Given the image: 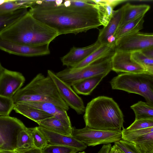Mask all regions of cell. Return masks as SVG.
I'll use <instances>...</instances> for the list:
<instances>
[{"label":"cell","mask_w":153,"mask_h":153,"mask_svg":"<svg viewBox=\"0 0 153 153\" xmlns=\"http://www.w3.org/2000/svg\"><path fill=\"white\" fill-rule=\"evenodd\" d=\"M63 2L50 0L35 4L28 11L36 19L55 30L58 36L85 32L101 25L95 4L90 7H79L64 5Z\"/></svg>","instance_id":"6da1fadb"},{"label":"cell","mask_w":153,"mask_h":153,"mask_svg":"<svg viewBox=\"0 0 153 153\" xmlns=\"http://www.w3.org/2000/svg\"><path fill=\"white\" fill-rule=\"evenodd\" d=\"M58 36L55 30L36 19L28 11L0 34L5 40L33 46L50 44Z\"/></svg>","instance_id":"7a4b0ae2"},{"label":"cell","mask_w":153,"mask_h":153,"mask_svg":"<svg viewBox=\"0 0 153 153\" xmlns=\"http://www.w3.org/2000/svg\"><path fill=\"white\" fill-rule=\"evenodd\" d=\"M83 118L85 126L103 130H121L123 115L113 98L104 96L93 99L85 107Z\"/></svg>","instance_id":"3957f363"},{"label":"cell","mask_w":153,"mask_h":153,"mask_svg":"<svg viewBox=\"0 0 153 153\" xmlns=\"http://www.w3.org/2000/svg\"><path fill=\"white\" fill-rule=\"evenodd\" d=\"M14 104L25 102H45L52 103L67 111L69 107L60 96L52 79L38 74L12 98Z\"/></svg>","instance_id":"277c9868"},{"label":"cell","mask_w":153,"mask_h":153,"mask_svg":"<svg viewBox=\"0 0 153 153\" xmlns=\"http://www.w3.org/2000/svg\"><path fill=\"white\" fill-rule=\"evenodd\" d=\"M110 83L112 89L140 95L153 105V74L122 73L113 78Z\"/></svg>","instance_id":"5b68a950"},{"label":"cell","mask_w":153,"mask_h":153,"mask_svg":"<svg viewBox=\"0 0 153 153\" xmlns=\"http://www.w3.org/2000/svg\"><path fill=\"white\" fill-rule=\"evenodd\" d=\"M112 56L100 59L81 68H68L55 74L60 79L72 86L83 80L103 74H108L111 71Z\"/></svg>","instance_id":"8992f818"},{"label":"cell","mask_w":153,"mask_h":153,"mask_svg":"<svg viewBox=\"0 0 153 153\" xmlns=\"http://www.w3.org/2000/svg\"><path fill=\"white\" fill-rule=\"evenodd\" d=\"M72 136L87 146L115 143L122 139V130H103L85 127L80 129L72 127Z\"/></svg>","instance_id":"52a82bcc"},{"label":"cell","mask_w":153,"mask_h":153,"mask_svg":"<svg viewBox=\"0 0 153 153\" xmlns=\"http://www.w3.org/2000/svg\"><path fill=\"white\" fill-rule=\"evenodd\" d=\"M115 50L132 52L153 47L152 33L137 32L123 36L115 41Z\"/></svg>","instance_id":"ba28073f"},{"label":"cell","mask_w":153,"mask_h":153,"mask_svg":"<svg viewBox=\"0 0 153 153\" xmlns=\"http://www.w3.org/2000/svg\"><path fill=\"white\" fill-rule=\"evenodd\" d=\"M47 74L54 82L60 96L68 106L78 114H83L85 107L83 101L71 86L60 79L52 71L48 70Z\"/></svg>","instance_id":"9c48e42d"},{"label":"cell","mask_w":153,"mask_h":153,"mask_svg":"<svg viewBox=\"0 0 153 153\" xmlns=\"http://www.w3.org/2000/svg\"><path fill=\"white\" fill-rule=\"evenodd\" d=\"M26 127L17 118L8 116H0V135L5 143L6 150L14 151L17 135Z\"/></svg>","instance_id":"30bf717a"},{"label":"cell","mask_w":153,"mask_h":153,"mask_svg":"<svg viewBox=\"0 0 153 153\" xmlns=\"http://www.w3.org/2000/svg\"><path fill=\"white\" fill-rule=\"evenodd\" d=\"M49 44L31 46L8 41L0 37V50L10 54L21 56L33 57L49 54Z\"/></svg>","instance_id":"8fae6325"},{"label":"cell","mask_w":153,"mask_h":153,"mask_svg":"<svg viewBox=\"0 0 153 153\" xmlns=\"http://www.w3.org/2000/svg\"><path fill=\"white\" fill-rule=\"evenodd\" d=\"M111 59V71L117 73H148L143 68L133 60L131 57V52L115 50Z\"/></svg>","instance_id":"7c38bea8"},{"label":"cell","mask_w":153,"mask_h":153,"mask_svg":"<svg viewBox=\"0 0 153 153\" xmlns=\"http://www.w3.org/2000/svg\"><path fill=\"white\" fill-rule=\"evenodd\" d=\"M25 81L21 73L4 68L0 75V95L12 98Z\"/></svg>","instance_id":"4fadbf2b"},{"label":"cell","mask_w":153,"mask_h":153,"mask_svg":"<svg viewBox=\"0 0 153 153\" xmlns=\"http://www.w3.org/2000/svg\"><path fill=\"white\" fill-rule=\"evenodd\" d=\"M39 130L45 136L48 144L74 147L79 151L85 150L87 146L72 136H68L52 132L38 126Z\"/></svg>","instance_id":"5bb4252c"},{"label":"cell","mask_w":153,"mask_h":153,"mask_svg":"<svg viewBox=\"0 0 153 153\" xmlns=\"http://www.w3.org/2000/svg\"><path fill=\"white\" fill-rule=\"evenodd\" d=\"M97 41L89 46L83 47H73L65 55L62 57L61 61L63 65L71 68L80 62L101 46Z\"/></svg>","instance_id":"9a60e30c"},{"label":"cell","mask_w":153,"mask_h":153,"mask_svg":"<svg viewBox=\"0 0 153 153\" xmlns=\"http://www.w3.org/2000/svg\"><path fill=\"white\" fill-rule=\"evenodd\" d=\"M123 7L114 10L113 16L105 27L100 30L97 41L103 45L115 41V35L118 29L121 20Z\"/></svg>","instance_id":"2e32d148"},{"label":"cell","mask_w":153,"mask_h":153,"mask_svg":"<svg viewBox=\"0 0 153 153\" xmlns=\"http://www.w3.org/2000/svg\"><path fill=\"white\" fill-rule=\"evenodd\" d=\"M19 103L43 111L51 115L65 125L72 127L70 118L67 111L52 103L48 102H32Z\"/></svg>","instance_id":"e0dca14e"},{"label":"cell","mask_w":153,"mask_h":153,"mask_svg":"<svg viewBox=\"0 0 153 153\" xmlns=\"http://www.w3.org/2000/svg\"><path fill=\"white\" fill-rule=\"evenodd\" d=\"M115 50V41L101 45L85 59L70 68L75 69L85 67L100 59L112 56Z\"/></svg>","instance_id":"ac0fdd59"},{"label":"cell","mask_w":153,"mask_h":153,"mask_svg":"<svg viewBox=\"0 0 153 153\" xmlns=\"http://www.w3.org/2000/svg\"><path fill=\"white\" fill-rule=\"evenodd\" d=\"M122 7L123 13L119 27L141 16H144L149 9L150 6L147 4L133 5L128 3L123 6Z\"/></svg>","instance_id":"d6986e66"},{"label":"cell","mask_w":153,"mask_h":153,"mask_svg":"<svg viewBox=\"0 0 153 153\" xmlns=\"http://www.w3.org/2000/svg\"><path fill=\"white\" fill-rule=\"evenodd\" d=\"M107 75L103 74L83 80L74 84L72 87L77 94L89 95Z\"/></svg>","instance_id":"ffe728a7"},{"label":"cell","mask_w":153,"mask_h":153,"mask_svg":"<svg viewBox=\"0 0 153 153\" xmlns=\"http://www.w3.org/2000/svg\"><path fill=\"white\" fill-rule=\"evenodd\" d=\"M13 110L36 123L53 117L43 111L20 103L14 104Z\"/></svg>","instance_id":"44dd1931"},{"label":"cell","mask_w":153,"mask_h":153,"mask_svg":"<svg viewBox=\"0 0 153 153\" xmlns=\"http://www.w3.org/2000/svg\"><path fill=\"white\" fill-rule=\"evenodd\" d=\"M39 126L50 131L68 136L72 135V127L63 124L54 117L36 123Z\"/></svg>","instance_id":"7402d4cb"},{"label":"cell","mask_w":153,"mask_h":153,"mask_svg":"<svg viewBox=\"0 0 153 153\" xmlns=\"http://www.w3.org/2000/svg\"><path fill=\"white\" fill-rule=\"evenodd\" d=\"M144 16H141L119 27L115 35V41L134 33L139 32L143 28Z\"/></svg>","instance_id":"603a6c76"},{"label":"cell","mask_w":153,"mask_h":153,"mask_svg":"<svg viewBox=\"0 0 153 153\" xmlns=\"http://www.w3.org/2000/svg\"><path fill=\"white\" fill-rule=\"evenodd\" d=\"M140 153H153V131L141 135L130 141Z\"/></svg>","instance_id":"cb8c5ba5"},{"label":"cell","mask_w":153,"mask_h":153,"mask_svg":"<svg viewBox=\"0 0 153 153\" xmlns=\"http://www.w3.org/2000/svg\"><path fill=\"white\" fill-rule=\"evenodd\" d=\"M36 0H6L0 4V14L10 13L23 8L27 9L36 4Z\"/></svg>","instance_id":"d4e9b609"},{"label":"cell","mask_w":153,"mask_h":153,"mask_svg":"<svg viewBox=\"0 0 153 153\" xmlns=\"http://www.w3.org/2000/svg\"><path fill=\"white\" fill-rule=\"evenodd\" d=\"M95 4L98 19L101 25L105 26L112 18L114 8L105 2V0H92Z\"/></svg>","instance_id":"484cf974"},{"label":"cell","mask_w":153,"mask_h":153,"mask_svg":"<svg viewBox=\"0 0 153 153\" xmlns=\"http://www.w3.org/2000/svg\"><path fill=\"white\" fill-rule=\"evenodd\" d=\"M28 11L27 9L23 8L7 13L0 14V34L19 19Z\"/></svg>","instance_id":"4316f807"},{"label":"cell","mask_w":153,"mask_h":153,"mask_svg":"<svg viewBox=\"0 0 153 153\" xmlns=\"http://www.w3.org/2000/svg\"><path fill=\"white\" fill-rule=\"evenodd\" d=\"M130 107L135 114V120L153 119V105L147 102L140 101Z\"/></svg>","instance_id":"83f0119b"},{"label":"cell","mask_w":153,"mask_h":153,"mask_svg":"<svg viewBox=\"0 0 153 153\" xmlns=\"http://www.w3.org/2000/svg\"><path fill=\"white\" fill-rule=\"evenodd\" d=\"M34 148L36 147L31 135L26 127L18 134L15 150L22 152Z\"/></svg>","instance_id":"f1b7e54d"},{"label":"cell","mask_w":153,"mask_h":153,"mask_svg":"<svg viewBox=\"0 0 153 153\" xmlns=\"http://www.w3.org/2000/svg\"><path fill=\"white\" fill-rule=\"evenodd\" d=\"M131 57L148 73L153 74V59L147 57L140 51L131 52Z\"/></svg>","instance_id":"f546056e"},{"label":"cell","mask_w":153,"mask_h":153,"mask_svg":"<svg viewBox=\"0 0 153 153\" xmlns=\"http://www.w3.org/2000/svg\"><path fill=\"white\" fill-rule=\"evenodd\" d=\"M27 129L31 135L36 148L42 149L48 145L45 136L38 127L27 128Z\"/></svg>","instance_id":"4dcf8cb0"},{"label":"cell","mask_w":153,"mask_h":153,"mask_svg":"<svg viewBox=\"0 0 153 153\" xmlns=\"http://www.w3.org/2000/svg\"><path fill=\"white\" fill-rule=\"evenodd\" d=\"M42 150L43 153H76L79 151L71 147L48 144Z\"/></svg>","instance_id":"1f68e13d"},{"label":"cell","mask_w":153,"mask_h":153,"mask_svg":"<svg viewBox=\"0 0 153 153\" xmlns=\"http://www.w3.org/2000/svg\"><path fill=\"white\" fill-rule=\"evenodd\" d=\"M14 103L12 98L0 95V114L8 116L13 110Z\"/></svg>","instance_id":"d6a6232c"},{"label":"cell","mask_w":153,"mask_h":153,"mask_svg":"<svg viewBox=\"0 0 153 153\" xmlns=\"http://www.w3.org/2000/svg\"><path fill=\"white\" fill-rule=\"evenodd\" d=\"M117 149L123 153H140L132 143L123 139L114 143Z\"/></svg>","instance_id":"836d02e7"},{"label":"cell","mask_w":153,"mask_h":153,"mask_svg":"<svg viewBox=\"0 0 153 153\" xmlns=\"http://www.w3.org/2000/svg\"><path fill=\"white\" fill-rule=\"evenodd\" d=\"M153 127V119H141L135 120L127 130L131 131Z\"/></svg>","instance_id":"e575fe53"},{"label":"cell","mask_w":153,"mask_h":153,"mask_svg":"<svg viewBox=\"0 0 153 153\" xmlns=\"http://www.w3.org/2000/svg\"><path fill=\"white\" fill-rule=\"evenodd\" d=\"M127 1L126 0H105L107 4L114 8L118 5Z\"/></svg>","instance_id":"d590c367"},{"label":"cell","mask_w":153,"mask_h":153,"mask_svg":"<svg viewBox=\"0 0 153 153\" xmlns=\"http://www.w3.org/2000/svg\"><path fill=\"white\" fill-rule=\"evenodd\" d=\"M140 51L147 57L153 59V47L146 48Z\"/></svg>","instance_id":"8d00e7d4"},{"label":"cell","mask_w":153,"mask_h":153,"mask_svg":"<svg viewBox=\"0 0 153 153\" xmlns=\"http://www.w3.org/2000/svg\"><path fill=\"white\" fill-rule=\"evenodd\" d=\"M22 152L23 153H43L42 149L36 148L22 151Z\"/></svg>","instance_id":"74e56055"},{"label":"cell","mask_w":153,"mask_h":153,"mask_svg":"<svg viewBox=\"0 0 153 153\" xmlns=\"http://www.w3.org/2000/svg\"><path fill=\"white\" fill-rule=\"evenodd\" d=\"M0 149L6 150L5 143L2 137L0 135Z\"/></svg>","instance_id":"f35d334b"},{"label":"cell","mask_w":153,"mask_h":153,"mask_svg":"<svg viewBox=\"0 0 153 153\" xmlns=\"http://www.w3.org/2000/svg\"><path fill=\"white\" fill-rule=\"evenodd\" d=\"M110 153H117V150L114 145L111 146Z\"/></svg>","instance_id":"ab89813d"},{"label":"cell","mask_w":153,"mask_h":153,"mask_svg":"<svg viewBox=\"0 0 153 153\" xmlns=\"http://www.w3.org/2000/svg\"><path fill=\"white\" fill-rule=\"evenodd\" d=\"M0 153H15L14 151L0 149Z\"/></svg>","instance_id":"60d3db41"},{"label":"cell","mask_w":153,"mask_h":153,"mask_svg":"<svg viewBox=\"0 0 153 153\" xmlns=\"http://www.w3.org/2000/svg\"><path fill=\"white\" fill-rule=\"evenodd\" d=\"M4 68L2 66L0 62V75L1 74L3 71Z\"/></svg>","instance_id":"b9f144b4"},{"label":"cell","mask_w":153,"mask_h":153,"mask_svg":"<svg viewBox=\"0 0 153 153\" xmlns=\"http://www.w3.org/2000/svg\"><path fill=\"white\" fill-rule=\"evenodd\" d=\"M15 153H23L21 151H19L17 150H14Z\"/></svg>","instance_id":"7bdbcfd3"},{"label":"cell","mask_w":153,"mask_h":153,"mask_svg":"<svg viewBox=\"0 0 153 153\" xmlns=\"http://www.w3.org/2000/svg\"><path fill=\"white\" fill-rule=\"evenodd\" d=\"M117 153H123L122 152L117 149Z\"/></svg>","instance_id":"ee69618b"},{"label":"cell","mask_w":153,"mask_h":153,"mask_svg":"<svg viewBox=\"0 0 153 153\" xmlns=\"http://www.w3.org/2000/svg\"><path fill=\"white\" fill-rule=\"evenodd\" d=\"M77 153H85V152L84 151H82V152H77Z\"/></svg>","instance_id":"f6af8a7d"},{"label":"cell","mask_w":153,"mask_h":153,"mask_svg":"<svg viewBox=\"0 0 153 153\" xmlns=\"http://www.w3.org/2000/svg\"><path fill=\"white\" fill-rule=\"evenodd\" d=\"M0 116H2V115H0Z\"/></svg>","instance_id":"bcb514c9"}]
</instances>
